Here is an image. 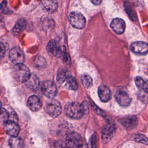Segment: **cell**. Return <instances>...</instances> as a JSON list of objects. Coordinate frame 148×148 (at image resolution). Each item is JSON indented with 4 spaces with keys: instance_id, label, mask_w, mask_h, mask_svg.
Segmentation results:
<instances>
[{
    "instance_id": "obj_1",
    "label": "cell",
    "mask_w": 148,
    "mask_h": 148,
    "mask_svg": "<svg viewBox=\"0 0 148 148\" xmlns=\"http://www.w3.org/2000/svg\"><path fill=\"white\" fill-rule=\"evenodd\" d=\"M66 114L72 119H80L88 112V105L86 102L79 103L71 102L66 105L65 109Z\"/></svg>"
},
{
    "instance_id": "obj_2",
    "label": "cell",
    "mask_w": 148,
    "mask_h": 148,
    "mask_svg": "<svg viewBox=\"0 0 148 148\" xmlns=\"http://www.w3.org/2000/svg\"><path fill=\"white\" fill-rule=\"evenodd\" d=\"M12 73L13 78L18 83H26L31 77L29 69L23 63L15 64Z\"/></svg>"
},
{
    "instance_id": "obj_3",
    "label": "cell",
    "mask_w": 148,
    "mask_h": 148,
    "mask_svg": "<svg viewBox=\"0 0 148 148\" xmlns=\"http://www.w3.org/2000/svg\"><path fill=\"white\" fill-rule=\"evenodd\" d=\"M66 143L70 148H87L86 141L75 132H71L67 134Z\"/></svg>"
},
{
    "instance_id": "obj_4",
    "label": "cell",
    "mask_w": 148,
    "mask_h": 148,
    "mask_svg": "<svg viewBox=\"0 0 148 148\" xmlns=\"http://www.w3.org/2000/svg\"><path fill=\"white\" fill-rule=\"evenodd\" d=\"M68 20L71 25L77 29H82L86 25L85 17L79 12H72L68 16Z\"/></svg>"
},
{
    "instance_id": "obj_5",
    "label": "cell",
    "mask_w": 148,
    "mask_h": 148,
    "mask_svg": "<svg viewBox=\"0 0 148 148\" xmlns=\"http://www.w3.org/2000/svg\"><path fill=\"white\" fill-rule=\"evenodd\" d=\"M47 50L50 55L56 57H62L63 54L66 52L65 48L62 47L55 40L49 41L47 46Z\"/></svg>"
},
{
    "instance_id": "obj_6",
    "label": "cell",
    "mask_w": 148,
    "mask_h": 148,
    "mask_svg": "<svg viewBox=\"0 0 148 148\" xmlns=\"http://www.w3.org/2000/svg\"><path fill=\"white\" fill-rule=\"evenodd\" d=\"M46 112L51 117L58 116L62 111V107L60 102L56 99H51L46 106Z\"/></svg>"
},
{
    "instance_id": "obj_7",
    "label": "cell",
    "mask_w": 148,
    "mask_h": 148,
    "mask_svg": "<svg viewBox=\"0 0 148 148\" xmlns=\"http://www.w3.org/2000/svg\"><path fill=\"white\" fill-rule=\"evenodd\" d=\"M42 93L49 98H53L57 94V89L56 84L51 81H45L41 86Z\"/></svg>"
},
{
    "instance_id": "obj_8",
    "label": "cell",
    "mask_w": 148,
    "mask_h": 148,
    "mask_svg": "<svg viewBox=\"0 0 148 148\" xmlns=\"http://www.w3.org/2000/svg\"><path fill=\"white\" fill-rule=\"evenodd\" d=\"M3 129L5 132L12 137L17 136L20 132L19 125L16 122L12 120H8L4 122Z\"/></svg>"
},
{
    "instance_id": "obj_9",
    "label": "cell",
    "mask_w": 148,
    "mask_h": 148,
    "mask_svg": "<svg viewBox=\"0 0 148 148\" xmlns=\"http://www.w3.org/2000/svg\"><path fill=\"white\" fill-rule=\"evenodd\" d=\"M130 50L135 54L145 55L148 52V43L143 41L134 42L131 43Z\"/></svg>"
},
{
    "instance_id": "obj_10",
    "label": "cell",
    "mask_w": 148,
    "mask_h": 148,
    "mask_svg": "<svg viewBox=\"0 0 148 148\" xmlns=\"http://www.w3.org/2000/svg\"><path fill=\"white\" fill-rule=\"evenodd\" d=\"M9 59L15 64L23 63L24 60V55L23 51L17 47L12 48L9 54Z\"/></svg>"
},
{
    "instance_id": "obj_11",
    "label": "cell",
    "mask_w": 148,
    "mask_h": 148,
    "mask_svg": "<svg viewBox=\"0 0 148 148\" xmlns=\"http://www.w3.org/2000/svg\"><path fill=\"white\" fill-rule=\"evenodd\" d=\"M125 23L124 20L120 18H113L110 23V27L117 34L121 35L124 33L125 29Z\"/></svg>"
},
{
    "instance_id": "obj_12",
    "label": "cell",
    "mask_w": 148,
    "mask_h": 148,
    "mask_svg": "<svg viewBox=\"0 0 148 148\" xmlns=\"http://www.w3.org/2000/svg\"><path fill=\"white\" fill-rule=\"evenodd\" d=\"M117 102L119 104L122 106H128L131 102V99L129 97V95L123 91H119L117 92L115 95Z\"/></svg>"
},
{
    "instance_id": "obj_13",
    "label": "cell",
    "mask_w": 148,
    "mask_h": 148,
    "mask_svg": "<svg viewBox=\"0 0 148 148\" xmlns=\"http://www.w3.org/2000/svg\"><path fill=\"white\" fill-rule=\"evenodd\" d=\"M27 105L32 111L36 112L40 109L42 106V103L38 97L32 95L29 97L27 101Z\"/></svg>"
},
{
    "instance_id": "obj_14",
    "label": "cell",
    "mask_w": 148,
    "mask_h": 148,
    "mask_svg": "<svg viewBox=\"0 0 148 148\" xmlns=\"http://www.w3.org/2000/svg\"><path fill=\"white\" fill-rule=\"evenodd\" d=\"M98 94L100 99L102 102H108L111 97V91L106 86L102 85L99 87Z\"/></svg>"
},
{
    "instance_id": "obj_15",
    "label": "cell",
    "mask_w": 148,
    "mask_h": 148,
    "mask_svg": "<svg viewBox=\"0 0 148 148\" xmlns=\"http://www.w3.org/2000/svg\"><path fill=\"white\" fill-rule=\"evenodd\" d=\"M120 122L127 130H131L136 126L138 120L137 117L135 116H130L121 119L120 120Z\"/></svg>"
},
{
    "instance_id": "obj_16",
    "label": "cell",
    "mask_w": 148,
    "mask_h": 148,
    "mask_svg": "<svg viewBox=\"0 0 148 148\" xmlns=\"http://www.w3.org/2000/svg\"><path fill=\"white\" fill-rule=\"evenodd\" d=\"M43 7L49 13L56 12L58 8V2L57 0H42Z\"/></svg>"
},
{
    "instance_id": "obj_17",
    "label": "cell",
    "mask_w": 148,
    "mask_h": 148,
    "mask_svg": "<svg viewBox=\"0 0 148 148\" xmlns=\"http://www.w3.org/2000/svg\"><path fill=\"white\" fill-rule=\"evenodd\" d=\"M115 130V127L114 124H108L106 125L102 130V139L103 140H109L113 135Z\"/></svg>"
},
{
    "instance_id": "obj_18",
    "label": "cell",
    "mask_w": 148,
    "mask_h": 148,
    "mask_svg": "<svg viewBox=\"0 0 148 148\" xmlns=\"http://www.w3.org/2000/svg\"><path fill=\"white\" fill-rule=\"evenodd\" d=\"M135 82L140 91L148 93V80L145 79L140 76H136L135 78Z\"/></svg>"
},
{
    "instance_id": "obj_19",
    "label": "cell",
    "mask_w": 148,
    "mask_h": 148,
    "mask_svg": "<svg viewBox=\"0 0 148 148\" xmlns=\"http://www.w3.org/2000/svg\"><path fill=\"white\" fill-rule=\"evenodd\" d=\"M9 145L11 148H24L23 140L18 136L11 137L9 140Z\"/></svg>"
},
{
    "instance_id": "obj_20",
    "label": "cell",
    "mask_w": 148,
    "mask_h": 148,
    "mask_svg": "<svg viewBox=\"0 0 148 148\" xmlns=\"http://www.w3.org/2000/svg\"><path fill=\"white\" fill-rule=\"evenodd\" d=\"M27 27V22L24 19L19 20L15 25L13 32L14 35L20 34Z\"/></svg>"
},
{
    "instance_id": "obj_21",
    "label": "cell",
    "mask_w": 148,
    "mask_h": 148,
    "mask_svg": "<svg viewBox=\"0 0 148 148\" xmlns=\"http://www.w3.org/2000/svg\"><path fill=\"white\" fill-rule=\"evenodd\" d=\"M65 87L68 89L71 90H76L77 89V83L73 76H69L65 80Z\"/></svg>"
},
{
    "instance_id": "obj_22",
    "label": "cell",
    "mask_w": 148,
    "mask_h": 148,
    "mask_svg": "<svg viewBox=\"0 0 148 148\" xmlns=\"http://www.w3.org/2000/svg\"><path fill=\"white\" fill-rule=\"evenodd\" d=\"M25 83H27L28 86L32 90L38 89L39 86L38 79L35 76H32L31 75V77Z\"/></svg>"
},
{
    "instance_id": "obj_23",
    "label": "cell",
    "mask_w": 148,
    "mask_h": 148,
    "mask_svg": "<svg viewBox=\"0 0 148 148\" xmlns=\"http://www.w3.org/2000/svg\"><path fill=\"white\" fill-rule=\"evenodd\" d=\"M81 81H82L83 85L86 88L90 87L92 84V79L91 77L87 73H84L82 75Z\"/></svg>"
},
{
    "instance_id": "obj_24",
    "label": "cell",
    "mask_w": 148,
    "mask_h": 148,
    "mask_svg": "<svg viewBox=\"0 0 148 148\" xmlns=\"http://www.w3.org/2000/svg\"><path fill=\"white\" fill-rule=\"evenodd\" d=\"M68 74L69 73H68V71H66L64 69H62L60 71H59V72L57 74V81L58 82V83L61 84V83H62L63 82H65L66 79L69 76V75Z\"/></svg>"
},
{
    "instance_id": "obj_25",
    "label": "cell",
    "mask_w": 148,
    "mask_h": 148,
    "mask_svg": "<svg viewBox=\"0 0 148 148\" xmlns=\"http://www.w3.org/2000/svg\"><path fill=\"white\" fill-rule=\"evenodd\" d=\"M125 10H126L127 14H128V16L131 18V19L135 21L136 18V14L134 13V12L133 11L131 6H130V4L128 2H126V3L125 4Z\"/></svg>"
},
{
    "instance_id": "obj_26",
    "label": "cell",
    "mask_w": 148,
    "mask_h": 148,
    "mask_svg": "<svg viewBox=\"0 0 148 148\" xmlns=\"http://www.w3.org/2000/svg\"><path fill=\"white\" fill-rule=\"evenodd\" d=\"M134 139L137 142H139V143H144V144H147L148 145V139L143 134H136L134 136Z\"/></svg>"
},
{
    "instance_id": "obj_27",
    "label": "cell",
    "mask_w": 148,
    "mask_h": 148,
    "mask_svg": "<svg viewBox=\"0 0 148 148\" xmlns=\"http://www.w3.org/2000/svg\"><path fill=\"white\" fill-rule=\"evenodd\" d=\"M9 118V113L8 112L4 109H0V121H6L8 120V119Z\"/></svg>"
},
{
    "instance_id": "obj_28",
    "label": "cell",
    "mask_w": 148,
    "mask_h": 148,
    "mask_svg": "<svg viewBox=\"0 0 148 148\" xmlns=\"http://www.w3.org/2000/svg\"><path fill=\"white\" fill-rule=\"evenodd\" d=\"M55 148H70L66 143L62 141H57L54 143Z\"/></svg>"
},
{
    "instance_id": "obj_29",
    "label": "cell",
    "mask_w": 148,
    "mask_h": 148,
    "mask_svg": "<svg viewBox=\"0 0 148 148\" xmlns=\"http://www.w3.org/2000/svg\"><path fill=\"white\" fill-rule=\"evenodd\" d=\"M5 53V48L2 43L0 42V59L2 58Z\"/></svg>"
},
{
    "instance_id": "obj_30",
    "label": "cell",
    "mask_w": 148,
    "mask_h": 148,
    "mask_svg": "<svg viewBox=\"0 0 148 148\" xmlns=\"http://www.w3.org/2000/svg\"><path fill=\"white\" fill-rule=\"evenodd\" d=\"M5 10H8L6 8V2L3 1L1 5H0V13H4L6 12Z\"/></svg>"
},
{
    "instance_id": "obj_31",
    "label": "cell",
    "mask_w": 148,
    "mask_h": 148,
    "mask_svg": "<svg viewBox=\"0 0 148 148\" xmlns=\"http://www.w3.org/2000/svg\"><path fill=\"white\" fill-rule=\"evenodd\" d=\"M45 62V60L44 59H43L42 58H40V59H38L37 60H36V66H40V67H42V66H44V65H45V64H43V63H40V62Z\"/></svg>"
},
{
    "instance_id": "obj_32",
    "label": "cell",
    "mask_w": 148,
    "mask_h": 148,
    "mask_svg": "<svg viewBox=\"0 0 148 148\" xmlns=\"http://www.w3.org/2000/svg\"><path fill=\"white\" fill-rule=\"evenodd\" d=\"M95 142H96V137H95V136L93 135L91 139V145L92 148H95V147H96Z\"/></svg>"
},
{
    "instance_id": "obj_33",
    "label": "cell",
    "mask_w": 148,
    "mask_h": 148,
    "mask_svg": "<svg viewBox=\"0 0 148 148\" xmlns=\"http://www.w3.org/2000/svg\"><path fill=\"white\" fill-rule=\"evenodd\" d=\"M90 1L95 5H99L102 2V0H90Z\"/></svg>"
},
{
    "instance_id": "obj_34",
    "label": "cell",
    "mask_w": 148,
    "mask_h": 148,
    "mask_svg": "<svg viewBox=\"0 0 148 148\" xmlns=\"http://www.w3.org/2000/svg\"><path fill=\"white\" fill-rule=\"evenodd\" d=\"M1 107H2V104H1V102H0V109H1Z\"/></svg>"
}]
</instances>
